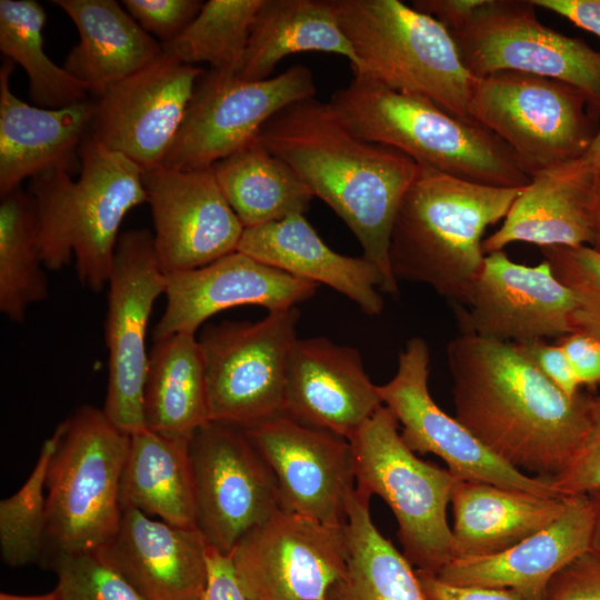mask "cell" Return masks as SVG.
<instances>
[{"label":"cell","instance_id":"6da1fadb","mask_svg":"<svg viewBox=\"0 0 600 600\" xmlns=\"http://www.w3.org/2000/svg\"><path fill=\"white\" fill-rule=\"evenodd\" d=\"M456 418L494 456L547 480L589 428L590 397L573 398L511 342L459 334L447 346Z\"/></svg>","mask_w":600,"mask_h":600},{"label":"cell","instance_id":"7a4b0ae2","mask_svg":"<svg viewBox=\"0 0 600 600\" xmlns=\"http://www.w3.org/2000/svg\"><path fill=\"white\" fill-rule=\"evenodd\" d=\"M314 197L327 203L354 234L363 257L399 293L389 260L393 221L418 163L403 152L353 133L329 102L298 101L271 118L259 134Z\"/></svg>","mask_w":600,"mask_h":600},{"label":"cell","instance_id":"3957f363","mask_svg":"<svg viewBox=\"0 0 600 600\" xmlns=\"http://www.w3.org/2000/svg\"><path fill=\"white\" fill-rule=\"evenodd\" d=\"M522 189L479 184L418 163L390 237L396 280L426 284L461 306L483 263L484 230L506 218Z\"/></svg>","mask_w":600,"mask_h":600},{"label":"cell","instance_id":"277c9868","mask_svg":"<svg viewBox=\"0 0 600 600\" xmlns=\"http://www.w3.org/2000/svg\"><path fill=\"white\" fill-rule=\"evenodd\" d=\"M77 180L63 169L31 179L42 263L60 270L76 261L82 286L93 292L107 284L120 226L133 208L147 202L142 170L123 154L88 134L80 149Z\"/></svg>","mask_w":600,"mask_h":600},{"label":"cell","instance_id":"5b68a950","mask_svg":"<svg viewBox=\"0 0 600 600\" xmlns=\"http://www.w3.org/2000/svg\"><path fill=\"white\" fill-rule=\"evenodd\" d=\"M329 103L353 133L394 148L419 164L491 187L520 189L531 182L511 149L493 132L429 98L356 74L332 93Z\"/></svg>","mask_w":600,"mask_h":600},{"label":"cell","instance_id":"8992f818","mask_svg":"<svg viewBox=\"0 0 600 600\" xmlns=\"http://www.w3.org/2000/svg\"><path fill=\"white\" fill-rule=\"evenodd\" d=\"M332 3L359 61L353 76L429 98L449 112L469 118L473 77L444 26L399 0Z\"/></svg>","mask_w":600,"mask_h":600},{"label":"cell","instance_id":"52a82bcc","mask_svg":"<svg viewBox=\"0 0 600 600\" xmlns=\"http://www.w3.org/2000/svg\"><path fill=\"white\" fill-rule=\"evenodd\" d=\"M57 429L46 482L47 548L50 557L97 551L120 523V484L131 434L90 404Z\"/></svg>","mask_w":600,"mask_h":600},{"label":"cell","instance_id":"ba28073f","mask_svg":"<svg viewBox=\"0 0 600 600\" xmlns=\"http://www.w3.org/2000/svg\"><path fill=\"white\" fill-rule=\"evenodd\" d=\"M398 426L382 406L349 440L356 489L384 500L397 520L404 557L414 569L438 574L454 559L447 509L457 478L418 458Z\"/></svg>","mask_w":600,"mask_h":600},{"label":"cell","instance_id":"9c48e42d","mask_svg":"<svg viewBox=\"0 0 600 600\" xmlns=\"http://www.w3.org/2000/svg\"><path fill=\"white\" fill-rule=\"evenodd\" d=\"M468 114L511 149L530 178L581 157L597 132L598 114L582 91L521 72L473 78Z\"/></svg>","mask_w":600,"mask_h":600},{"label":"cell","instance_id":"30bf717a","mask_svg":"<svg viewBox=\"0 0 600 600\" xmlns=\"http://www.w3.org/2000/svg\"><path fill=\"white\" fill-rule=\"evenodd\" d=\"M298 307L263 319L203 327L198 339L210 421L242 429L283 414L289 358L297 341Z\"/></svg>","mask_w":600,"mask_h":600},{"label":"cell","instance_id":"8fae6325","mask_svg":"<svg viewBox=\"0 0 600 600\" xmlns=\"http://www.w3.org/2000/svg\"><path fill=\"white\" fill-rule=\"evenodd\" d=\"M531 0H483L450 30L460 60L473 78L521 72L569 83L600 114V51L580 38L542 24Z\"/></svg>","mask_w":600,"mask_h":600},{"label":"cell","instance_id":"7c38bea8","mask_svg":"<svg viewBox=\"0 0 600 600\" xmlns=\"http://www.w3.org/2000/svg\"><path fill=\"white\" fill-rule=\"evenodd\" d=\"M314 94L312 73L302 64L256 81L212 69L204 71L162 166L210 168L257 139L277 113Z\"/></svg>","mask_w":600,"mask_h":600},{"label":"cell","instance_id":"4fadbf2b","mask_svg":"<svg viewBox=\"0 0 600 600\" xmlns=\"http://www.w3.org/2000/svg\"><path fill=\"white\" fill-rule=\"evenodd\" d=\"M196 527L207 544L230 554L280 508L276 478L246 430L208 421L189 440Z\"/></svg>","mask_w":600,"mask_h":600},{"label":"cell","instance_id":"5bb4252c","mask_svg":"<svg viewBox=\"0 0 600 600\" xmlns=\"http://www.w3.org/2000/svg\"><path fill=\"white\" fill-rule=\"evenodd\" d=\"M108 286V387L102 409L116 426L133 434L146 429L147 330L153 304L166 289V273L149 230L132 229L119 236Z\"/></svg>","mask_w":600,"mask_h":600},{"label":"cell","instance_id":"9a60e30c","mask_svg":"<svg viewBox=\"0 0 600 600\" xmlns=\"http://www.w3.org/2000/svg\"><path fill=\"white\" fill-rule=\"evenodd\" d=\"M430 353L413 337L398 356L394 376L378 386L383 406L401 426V439L414 453H432L460 480L492 483L541 496H561L550 480L531 476L502 461L456 417L444 412L429 391Z\"/></svg>","mask_w":600,"mask_h":600},{"label":"cell","instance_id":"2e32d148","mask_svg":"<svg viewBox=\"0 0 600 600\" xmlns=\"http://www.w3.org/2000/svg\"><path fill=\"white\" fill-rule=\"evenodd\" d=\"M230 554L252 600H327L347 567V524L279 509Z\"/></svg>","mask_w":600,"mask_h":600},{"label":"cell","instance_id":"e0dca14e","mask_svg":"<svg viewBox=\"0 0 600 600\" xmlns=\"http://www.w3.org/2000/svg\"><path fill=\"white\" fill-rule=\"evenodd\" d=\"M576 308L547 260L526 266L503 250L484 256L463 303L454 306L461 334L511 343L574 332Z\"/></svg>","mask_w":600,"mask_h":600},{"label":"cell","instance_id":"ac0fdd59","mask_svg":"<svg viewBox=\"0 0 600 600\" xmlns=\"http://www.w3.org/2000/svg\"><path fill=\"white\" fill-rule=\"evenodd\" d=\"M203 72L164 50L156 62L98 97L91 136L142 171L162 166Z\"/></svg>","mask_w":600,"mask_h":600},{"label":"cell","instance_id":"d6986e66","mask_svg":"<svg viewBox=\"0 0 600 600\" xmlns=\"http://www.w3.org/2000/svg\"><path fill=\"white\" fill-rule=\"evenodd\" d=\"M162 271L207 266L238 250L244 227L223 196L212 167L142 171Z\"/></svg>","mask_w":600,"mask_h":600},{"label":"cell","instance_id":"ffe728a7","mask_svg":"<svg viewBox=\"0 0 600 600\" xmlns=\"http://www.w3.org/2000/svg\"><path fill=\"white\" fill-rule=\"evenodd\" d=\"M244 430L273 472L282 510L347 524L356 489L349 441L284 414Z\"/></svg>","mask_w":600,"mask_h":600},{"label":"cell","instance_id":"44dd1931","mask_svg":"<svg viewBox=\"0 0 600 600\" xmlns=\"http://www.w3.org/2000/svg\"><path fill=\"white\" fill-rule=\"evenodd\" d=\"M319 284L290 276L236 251L207 266L166 274V309L153 341L174 333L194 334L210 317L241 306L268 312L297 307Z\"/></svg>","mask_w":600,"mask_h":600},{"label":"cell","instance_id":"7402d4cb","mask_svg":"<svg viewBox=\"0 0 600 600\" xmlns=\"http://www.w3.org/2000/svg\"><path fill=\"white\" fill-rule=\"evenodd\" d=\"M383 406L361 354L324 337L297 339L283 414L349 441Z\"/></svg>","mask_w":600,"mask_h":600},{"label":"cell","instance_id":"603a6c76","mask_svg":"<svg viewBox=\"0 0 600 600\" xmlns=\"http://www.w3.org/2000/svg\"><path fill=\"white\" fill-rule=\"evenodd\" d=\"M594 518L589 494L568 496L549 526L499 553L457 558L436 576L454 586L510 589L523 600H546L552 578L591 550Z\"/></svg>","mask_w":600,"mask_h":600},{"label":"cell","instance_id":"cb8c5ba5","mask_svg":"<svg viewBox=\"0 0 600 600\" xmlns=\"http://www.w3.org/2000/svg\"><path fill=\"white\" fill-rule=\"evenodd\" d=\"M207 542L133 508H122L114 534L97 550L146 600H199L207 580Z\"/></svg>","mask_w":600,"mask_h":600},{"label":"cell","instance_id":"d4e9b609","mask_svg":"<svg viewBox=\"0 0 600 600\" xmlns=\"http://www.w3.org/2000/svg\"><path fill=\"white\" fill-rule=\"evenodd\" d=\"M11 61L0 68L1 197L40 173L71 172L96 111V103L88 100L60 109L30 106L11 91Z\"/></svg>","mask_w":600,"mask_h":600},{"label":"cell","instance_id":"484cf974","mask_svg":"<svg viewBox=\"0 0 600 600\" xmlns=\"http://www.w3.org/2000/svg\"><path fill=\"white\" fill-rule=\"evenodd\" d=\"M269 267L326 284L374 317L383 310L384 279L366 257L332 250L303 214L244 229L238 250Z\"/></svg>","mask_w":600,"mask_h":600},{"label":"cell","instance_id":"4316f807","mask_svg":"<svg viewBox=\"0 0 600 600\" xmlns=\"http://www.w3.org/2000/svg\"><path fill=\"white\" fill-rule=\"evenodd\" d=\"M79 32L62 67L99 97L108 87L149 67L164 53L114 0H54Z\"/></svg>","mask_w":600,"mask_h":600},{"label":"cell","instance_id":"83f0119b","mask_svg":"<svg viewBox=\"0 0 600 600\" xmlns=\"http://www.w3.org/2000/svg\"><path fill=\"white\" fill-rule=\"evenodd\" d=\"M567 501L568 496L457 479L451 498L454 559L509 549L553 522Z\"/></svg>","mask_w":600,"mask_h":600},{"label":"cell","instance_id":"f1b7e54d","mask_svg":"<svg viewBox=\"0 0 600 600\" xmlns=\"http://www.w3.org/2000/svg\"><path fill=\"white\" fill-rule=\"evenodd\" d=\"M592 184L553 171L531 178L512 203L501 227L482 241L484 254L512 242L539 248L591 246Z\"/></svg>","mask_w":600,"mask_h":600},{"label":"cell","instance_id":"f546056e","mask_svg":"<svg viewBox=\"0 0 600 600\" xmlns=\"http://www.w3.org/2000/svg\"><path fill=\"white\" fill-rule=\"evenodd\" d=\"M309 51L342 56L352 73L359 70L332 0H263L238 76L249 81L268 79L287 56Z\"/></svg>","mask_w":600,"mask_h":600},{"label":"cell","instance_id":"4dcf8cb0","mask_svg":"<svg viewBox=\"0 0 600 600\" xmlns=\"http://www.w3.org/2000/svg\"><path fill=\"white\" fill-rule=\"evenodd\" d=\"M120 500L122 508L140 510L177 527H196L189 440L148 429L131 434Z\"/></svg>","mask_w":600,"mask_h":600},{"label":"cell","instance_id":"1f68e13d","mask_svg":"<svg viewBox=\"0 0 600 600\" xmlns=\"http://www.w3.org/2000/svg\"><path fill=\"white\" fill-rule=\"evenodd\" d=\"M146 429L190 440L209 420L204 364L194 334L154 340L143 390Z\"/></svg>","mask_w":600,"mask_h":600},{"label":"cell","instance_id":"d6a6232c","mask_svg":"<svg viewBox=\"0 0 600 600\" xmlns=\"http://www.w3.org/2000/svg\"><path fill=\"white\" fill-rule=\"evenodd\" d=\"M212 170L244 229L303 214L314 198L296 171L259 137L216 162Z\"/></svg>","mask_w":600,"mask_h":600},{"label":"cell","instance_id":"836d02e7","mask_svg":"<svg viewBox=\"0 0 600 600\" xmlns=\"http://www.w3.org/2000/svg\"><path fill=\"white\" fill-rule=\"evenodd\" d=\"M370 499L350 496L347 567L327 600H427L413 566L374 526Z\"/></svg>","mask_w":600,"mask_h":600},{"label":"cell","instance_id":"e575fe53","mask_svg":"<svg viewBox=\"0 0 600 600\" xmlns=\"http://www.w3.org/2000/svg\"><path fill=\"white\" fill-rule=\"evenodd\" d=\"M46 18L34 0H0V50L26 71L37 107L60 109L87 100L89 90L44 52Z\"/></svg>","mask_w":600,"mask_h":600},{"label":"cell","instance_id":"d590c367","mask_svg":"<svg viewBox=\"0 0 600 600\" xmlns=\"http://www.w3.org/2000/svg\"><path fill=\"white\" fill-rule=\"evenodd\" d=\"M41 266L34 206L18 188L0 202V311L10 321L22 323L28 308L47 299Z\"/></svg>","mask_w":600,"mask_h":600},{"label":"cell","instance_id":"8d00e7d4","mask_svg":"<svg viewBox=\"0 0 600 600\" xmlns=\"http://www.w3.org/2000/svg\"><path fill=\"white\" fill-rule=\"evenodd\" d=\"M263 0H209L191 23L163 49L180 61L208 63L239 74L251 28Z\"/></svg>","mask_w":600,"mask_h":600},{"label":"cell","instance_id":"74e56055","mask_svg":"<svg viewBox=\"0 0 600 600\" xmlns=\"http://www.w3.org/2000/svg\"><path fill=\"white\" fill-rule=\"evenodd\" d=\"M59 440L56 428L40 450L37 463L22 487L0 502V554L9 567L44 561L47 553L48 468Z\"/></svg>","mask_w":600,"mask_h":600},{"label":"cell","instance_id":"f35d334b","mask_svg":"<svg viewBox=\"0 0 600 600\" xmlns=\"http://www.w3.org/2000/svg\"><path fill=\"white\" fill-rule=\"evenodd\" d=\"M46 562L57 574L61 600H146L97 551L59 552Z\"/></svg>","mask_w":600,"mask_h":600},{"label":"cell","instance_id":"ab89813d","mask_svg":"<svg viewBox=\"0 0 600 600\" xmlns=\"http://www.w3.org/2000/svg\"><path fill=\"white\" fill-rule=\"evenodd\" d=\"M540 251L576 299L574 331L600 340V252L590 246L547 247Z\"/></svg>","mask_w":600,"mask_h":600},{"label":"cell","instance_id":"60d3db41","mask_svg":"<svg viewBox=\"0 0 600 600\" xmlns=\"http://www.w3.org/2000/svg\"><path fill=\"white\" fill-rule=\"evenodd\" d=\"M561 496L600 491V394L589 400V428L566 468L550 480Z\"/></svg>","mask_w":600,"mask_h":600},{"label":"cell","instance_id":"b9f144b4","mask_svg":"<svg viewBox=\"0 0 600 600\" xmlns=\"http://www.w3.org/2000/svg\"><path fill=\"white\" fill-rule=\"evenodd\" d=\"M121 3L140 27L162 44L179 37L203 6L199 0H123Z\"/></svg>","mask_w":600,"mask_h":600},{"label":"cell","instance_id":"7bdbcfd3","mask_svg":"<svg viewBox=\"0 0 600 600\" xmlns=\"http://www.w3.org/2000/svg\"><path fill=\"white\" fill-rule=\"evenodd\" d=\"M546 600H600V554L590 550L560 570Z\"/></svg>","mask_w":600,"mask_h":600},{"label":"cell","instance_id":"ee69618b","mask_svg":"<svg viewBox=\"0 0 600 600\" xmlns=\"http://www.w3.org/2000/svg\"><path fill=\"white\" fill-rule=\"evenodd\" d=\"M517 349L553 384L567 396L579 394V382L560 344H549L543 340L514 343Z\"/></svg>","mask_w":600,"mask_h":600},{"label":"cell","instance_id":"f6af8a7d","mask_svg":"<svg viewBox=\"0 0 600 600\" xmlns=\"http://www.w3.org/2000/svg\"><path fill=\"white\" fill-rule=\"evenodd\" d=\"M207 580L199 600H252L246 592L231 554L207 546Z\"/></svg>","mask_w":600,"mask_h":600},{"label":"cell","instance_id":"bcb514c9","mask_svg":"<svg viewBox=\"0 0 600 600\" xmlns=\"http://www.w3.org/2000/svg\"><path fill=\"white\" fill-rule=\"evenodd\" d=\"M579 384L600 383V340L588 333L574 331L559 339Z\"/></svg>","mask_w":600,"mask_h":600},{"label":"cell","instance_id":"7dc6e473","mask_svg":"<svg viewBox=\"0 0 600 600\" xmlns=\"http://www.w3.org/2000/svg\"><path fill=\"white\" fill-rule=\"evenodd\" d=\"M416 571L427 600H523L510 589L454 586L441 581L436 574Z\"/></svg>","mask_w":600,"mask_h":600},{"label":"cell","instance_id":"c3c4849f","mask_svg":"<svg viewBox=\"0 0 600 600\" xmlns=\"http://www.w3.org/2000/svg\"><path fill=\"white\" fill-rule=\"evenodd\" d=\"M534 7L562 16L600 37V0H531Z\"/></svg>","mask_w":600,"mask_h":600},{"label":"cell","instance_id":"681fc988","mask_svg":"<svg viewBox=\"0 0 600 600\" xmlns=\"http://www.w3.org/2000/svg\"><path fill=\"white\" fill-rule=\"evenodd\" d=\"M482 2L483 0H413L411 6L450 31L463 24Z\"/></svg>","mask_w":600,"mask_h":600},{"label":"cell","instance_id":"f907efd6","mask_svg":"<svg viewBox=\"0 0 600 600\" xmlns=\"http://www.w3.org/2000/svg\"><path fill=\"white\" fill-rule=\"evenodd\" d=\"M551 171L592 184L600 172V129L581 157Z\"/></svg>","mask_w":600,"mask_h":600},{"label":"cell","instance_id":"816d5d0a","mask_svg":"<svg viewBox=\"0 0 600 600\" xmlns=\"http://www.w3.org/2000/svg\"><path fill=\"white\" fill-rule=\"evenodd\" d=\"M592 227H593V240L591 248L600 252V172L594 178L592 183Z\"/></svg>","mask_w":600,"mask_h":600},{"label":"cell","instance_id":"f5cc1de1","mask_svg":"<svg viewBox=\"0 0 600 600\" xmlns=\"http://www.w3.org/2000/svg\"><path fill=\"white\" fill-rule=\"evenodd\" d=\"M589 496L591 497L596 509L591 550L600 554V491Z\"/></svg>","mask_w":600,"mask_h":600},{"label":"cell","instance_id":"db71d44e","mask_svg":"<svg viewBox=\"0 0 600 600\" xmlns=\"http://www.w3.org/2000/svg\"><path fill=\"white\" fill-rule=\"evenodd\" d=\"M0 600H61L59 593L56 589L48 593L43 594H36V596H20V594H12L7 592L0 593Z\"/></svg>","mask_w":600,"mask_h":600}]
</instances>
